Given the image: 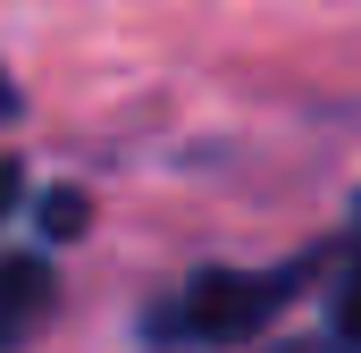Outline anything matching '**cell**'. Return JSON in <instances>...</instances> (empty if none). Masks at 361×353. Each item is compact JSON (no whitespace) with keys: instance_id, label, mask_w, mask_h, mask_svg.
I'll list each match as a JSON object with an SVG mask.
<instances>
[{"instance_id":"cell-1","label":"cell","mask_w":361,"mask_h":353,"mask_svg":"<svg viewBox=\"0 0 361 353\" xmlns=\"http://www.w3.org/2000/svg\"><path fill=\"white\" fill-rule=\"evenodd\" d=\"M311 261H277V269H202L177 303H160L152 337L160 345H235L252 328H269L277 311L302 294Z\"/></svg>"},{"instance_id":"cell-2","label":"cell","mask_w":361,"mask_h":353,"mask_svg":"<svg viewBox=\"0 0 361 353\" xmlns=\"http://www.w3.org/2000/svg\"><path fill=\"white\" fill-rule=\"evenodd\" d=\"M42 303H51V269L42 261H0V328L8 337H25L42 320Z\"/></svg>"},{"instance_id":"cell-3","label":"cell","mask_w":361,"mask_h":353,"mask_svg":"<svg viewBox=\"0 0 361 353\" xmlns=\"http://www.w3.org/2000/svg\"><path fill=\"white\" fill-rule=\"evenodd\" d=\"M336 337L361 345V236H353V261H345V286H336Z\"/></svg>"},{"instance_id":"cell-4","label":"cell","mask_w":361,"mask_h":353,"mask_svg":"<svg viewBox=\"0 0 361 353\" xmlns=\"http://www.w3.org/2000/svg\"><path fill=\"white\" fill-rule=\"evenodd\" d=\"M17 185H25V169H17V160H0V219L17 210Z\"/></svg>"},{"instance_id":"cell-5","label":"cell","mask_w":361,"mask_h":353,"mask_svg":"<svg viewBox=\"0 0 361 353\" xmlns=\"http://www.w3.org/2000/svg\"><path fill=\"white\" fill-rule=\"evenodd\" d=\"M8 118H17V85L0 76V126H8Z\"/></svg>"},{"instance_id":"cell-6","label":"cell","mask_w":361,"mask_h":353,"mask_svg":"<svg viewBox=\"0 0 361 353\" xmlns=\"http://www.w3.org/2000/svg\"><path fill=\"white\" fill-rule=\"evenodd\" d=\"M0 345H17V337H8V328H0Z\"/></svg>"}]
</instances>
